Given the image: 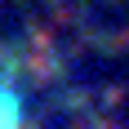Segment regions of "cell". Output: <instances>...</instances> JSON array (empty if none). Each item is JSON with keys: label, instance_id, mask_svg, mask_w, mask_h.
<instances>
[{"label": "cell", "instance_id": "6da1fadb", "mask_svg": "<svg viewBox=\"0 0 129 129\" xmlns=\"http://www.w3.org/2000/svg\"><path fill=\"white\" fill-rule=\"evenodd\" d=\"M13 120H18V103L0 89V129H13Z\"/></svg>", "mask_w": 129, "mask_h": 129}]
</instances>
